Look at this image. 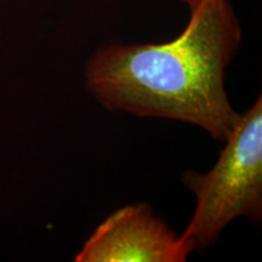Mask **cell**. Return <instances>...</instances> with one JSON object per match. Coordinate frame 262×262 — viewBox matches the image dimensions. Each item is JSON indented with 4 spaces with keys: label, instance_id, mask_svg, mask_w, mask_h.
I'll use <instances>...</instances> for the list:
<instances>
[{
    "label": "cell",
    "instance_id": "6da1fadb",
    "mask_svg": "<svg viewBox=\"0 0 262 262\" xmlns=\"http://www.w3.org/2000/svg\"><path fill=\"white\" fill-rule=\"evenodd\" d=\"M241 40L228 0H201L171 41L97 50L86 64V85L111 112L180 120L226 141L241 117L225 89L226 68Z\"/></svg>",
    "mask_w": 262,
    "mask_h": 262
},
{
    "label": "cell",
    "instance_id": "7a4b0ae2",
    "mask_svg": "<svg viewBox=\"0 0 262 262\" xmlns=\"http://www.w3.org/2000/svg\"><path fill=\"white\" fill-rule=\"evenodd\" d=\"M183 183L195 194L194 214L181 237L195 249L214 244L229 222L262 217V98L241 114L215 166L185 172Z\"/></svg>",
    "mask_w": 262,
    "mask_h": 262
},
{
    "label": "cell",
    "instance_id": "3957f363",
    "mask_svg": "<svg viewBox=\"0 0 262 262\" xmlns=\"http://www.w3.org/2000/svg\"><path fill=\"white\" fill-rule=\"evenodd\" d=\"M195 250L147 204L118 209L95 229L75 262H183Z\"/></svg>",
    "mask_w": 262,
    "mask_h": 262
},
{
    "label": "cell",
    "instance_id": "277c9868",
    "mask_svg": "<svg viewBox=\"0 0 262 262\" xmlns=\"http://www.w3.org/2000/svg\"><path fill=\"white\" fill-rule=\"evenodd\" d=\"M181 2L186 3V4H187V5L189 6V9H191V8H193V6H194L195 4H198V3L201 2V0H181Z\"/></svg>",
    "mask_w": 262,
    "mask_h": 262
}]
</instances>
